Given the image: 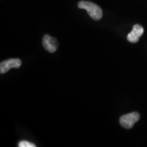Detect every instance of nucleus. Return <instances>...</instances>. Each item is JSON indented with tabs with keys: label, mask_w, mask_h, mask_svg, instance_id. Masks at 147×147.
Listing matches in <instances>:
<instances>
[{
	"label": "nucleus",
	"mask_w": 147,
	"mask_h": 147,
	"mask_svg": "<svg viewBox=\"0 0 147 147\" xmlns=\"http://www.w3.org/2000/svg\"><path fill=\"white\" fill-rule=\"evenodd\" d=\"M22 62L19 59H10L0 63V71L1 74H5L11 68H19Z\"/></svg>",
	"instance_id": "3"
},
{
	"label": "nucleus",
	"mask_w": 147,
	"mask_h": 147,
	"mask_svg": "<svg viewBox=\"0 0 147 147\" xmlns=\"http://www.w3.org/2000/svg\"><path fill=\"white\" fill-rule=\"evenodd\" d=\"M78 6L79 8L87 10L88 14L95 21H99L102 18L103 12L102 9L94 3L87 1H80L78 3Z\"/></svg>",
	"instance_id": "1"
},
{
	"label": "nucleus",
	"mask_w": 147,
	"mask_h": 147,
	"mask_svg": "<svg viewBox=\"0 0 147 147\" xmlns=\"http://www.w3.org/2000/svg\"><path fill=\"white\" fill-rule=\"evenodd\" d=\"M43 47L49 53H55L58 49V42L55 38L49 35H45L42 39Z\"/></svg>",
	"instance_id": "4"
},
{
	"label": "nucleus",
	"mask_w": 147,
	"mask_h": 147,
	"mask_svg": "<svg viewBox=\"0 0 147 147\" xmlns=\"http://www.w3.org/2000/svg\"><path fill=\"white\" fill-rule=\"evenodd\" d=\"M18 146L19 147H35L36 146V145L33 144V143L28 142V141L23 140V141H21V142L18 143Z\"/></svg>",
	"instance_id": "6"
},
{
	"label": "nucleus",
	"mask_w": 147,
	"mask_h": 147,
	"mask_svg": "<svg viewBox=\"0 0 147 147\" xmlns=\"http://www.w3.org/2000/svg\"><path fill=\"white\" fill-rule=\"evenodd\" d=\"M140 116L137 112L127 114V115L121 116L119 122L121 125L125 129H131L134 127L136 123L139 121Z\"/></svg>",
	"instance_id": "2"
},
{
	"label": "nucleus",
	"mask_w": 147,
	"mask_h": 147,
	"mask_svg": "<svg viewBox=\"0 0 147 147\" xmlns=\"http://www.w3.org/2000/svg\"><path fill=\"white\" fill-rule=\"evenodd\" d=\"M143 33H144V28L141 25L137 24L133 27L131 32L128 34L127 38L129 42H131V43H136L142 36Z\"/></svg>",
	"instance_id": "5"
}]
</instances>
